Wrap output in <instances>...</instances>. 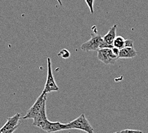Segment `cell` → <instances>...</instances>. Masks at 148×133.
Wrapping results in <instances>:
<instances>
[{"mask_svg":"<svg viewBox=\"0 0 148 133\" xmlns=\"http://www.w3.org/2000/svg\"><path fill=\"white\" fill-rule=\"evenodd\" d=\"M98 59L106 65L114 64L118 57L116 56L112 51V49L105 48L98 50Z\"/></svg>","mask_w":148,"mask_h":133,"instance_id":"5b68a950","label":"cell"},{"mask_svg":"<svg viewBox=\"0 0 148 133\" xmlns=\"http://www.w3.org/2000/svg\"><path fill=\"white\" fill-rule=\"evenodd\" d=\"M17 129V128H15V129H13L12 130H9V131H1V130H0V131H1V133H13L15 131H16Z\"/></svg>","mask_w":148,"mask_h":133,"instance_id":"2e32d148","label":"cell"},{"mask_svg":"<svg viewBox=\"0 0 148 133\" xmlns=\"http://www.w3.org/2000/svg\"><path fill=\"white\" fill-rule=\"evenodd\" d=\"M21 119V115L18 113H16L13 116L9 117L7 121L4 125L0 129L1 131H7L18 127V123Z\"/></svg>","mask_w":148,"mask_h":133,"instance_id":"52a82bcc","label":"cell"},{"mask_svg":"<svg viewBox=\"0 0 148 133\" xmlns=\"http://www.w3.org/2000/svg\"><path fill=\"white\" fill-rule=\"evenodd\" d=\"M125 45L126 39L123 38L122 36H117L112 44L114 48L118 49L119 50H121V49L125 48Z\"/></svg>","mask_w":148,"mask_h":133,"instance_id":"8fae6325","label":"cell"},{"mask_svg":"<svg viewBox=\"0 0 148 133\" xmlns=\"http://www.w3.org/2000/svg\"><path fill=\"white\" fill-rule=\"evenodd\" d=\"M67 129H79L87 133H94V130L84 114H81L77 118L66 123Z\"/></svg>","mask_w":148,"mask_h":133,"instance_id":"6da1fadb","label":"cell"},{"mask_svg":"<svg viewBox=\"0 0 148 133\" xmlns=\"http://www.w3.org/2000/svg\"><path fill=\"white\" fill-rule=\"evenodd\" d=\"M0 133H1V131H0Z\"/></svg>","mask_w":148,"mask_h":133,"instance_id":"d6986e66","label":"cell"},{"mask_svg":"<svg viewBox=\"0 0 148 133\" xmlns=\"http://www.w3.org/2000/svg\"><path fill=\"white\" fill-rule=\"evenodd\" d=\"M116 30H117V25L116 24H114V25H113L110 28L109 30V32H108V33L106 34V35H105L104 36L102 37L103 41L106 43H107V44L112 45L113 42L116 39V37H117Z\"/></svg>","mask_w":148,"mask_h":133,"instance_id":"30bf717a","label":"cell"},{"mask_svg":"<svg viewBox=\"0 0 148 133\" xmlns=\"http://www.w3.org/2000/svg\"><path fill=\"white\" fill-rule=\"evenodd\" d=\"M57 1H58V3H59V4H60V5H62V2H61V0H57Z\"/></svg>","mask_w":148,"mask_h":133,"instance_id":"e0dca14e","label":"cell"},{"mask_svg":"<svg viewBox=\"0 0 148 133\" xmlns=\"http://www.w3.org/2000/svg\"><path fill=\"white\" fill-rule=\"evenodd\" d=\"M126 47H131V48H134V41L130 39H128L126 40V45H125V48Z\"/></svg>","mask_w":148,"mask_h":133,"instance_id":"9a60e30c","label":"cell"},{"mask_svg":"<svg viewBox=\"0 0 148 133\" xmlns=\"http://www.w3.org/2000/svg\"><path fill=\"white\" fill-rule=\"evenodd\" d=\"M47 79H46L45 85L44 86V90H43V92H44L45 94H47L50 92L58 91L59 90V87H58L55 81L53 73H52V63H51V58L48 57L47 59Z\"/></svg>","mask_w":148,"mask_h":133,"instance_id":"3957f363","label":"cell"},{"mask_svg":"<svg viewBox=\"0 0 148 133\" xmlns=\"http://www.w3.org/2000/svg\"><path fill=\"white\" fill-rule=\"evenodd\" d=\"M47 101V94L43 92L37 98L35 103L33 104V106L29 108L27 111L25 116H24L23 119H33L35 120L38 114L40 111L43 105Z\"/></svg>","mask_w":148,"mask_h":133,"instance_id":"7a4b0ae2","label":"cell"},{"mask_svg":"<svg viewBox=\"0 0 148 133\" xmlns=\"http://www.w3.org/2000/svg\"><path fill=\"white\" fill-rule=\"evenodd\" d=\"M137 55V52L134 48L126 47L119 51L118 58H133Z\"/></svg>","mask_w":148,"mask_h":133,"instance_id":"9c48e42d","label":"cell"},{"mask_svg":"<svg viewBox=\"0 0 148 133\" xmlns=\"http://www.w3.org/2000/svg\"><path fill=\"white\" fill-rule=\"evenodd\" d=\"M114 133H119V132H114Z\"/></svg>","mask_w":148,"mask_h":133,"instance_id":"ac0fdd59","label":"cell"},{"mask_svg":"<svg viewBox=\"0 0 148 133\" xmlns=\"http://www.w3.org/2000/svg\"><path fill=\"white\" fill-rule=\"evenodd\" d=\"M103 42L102 37L100 35H91V38L81 45V50L84 52L98 51L101 49Z\"/></svg>","mask_w":148,"mask_h":133,"instance_id":"277c9868","label":"cell"},{"mask_svg":"<svg viewBox=\"0 0 148 133\" xmlns=\"http://www.w3.org/2000/svg\"><path fill=\"white\" fill-rule=\"evenodd\" d=\"M94 1H95V0H85L86 3L87 4L88 7H89V10H90V12L91 14L94 13V8H93Z\"/></svg>","mask_w":148,"mask_h":133,"instance_id":"4fadbf2b","label":"cell"},{"mask_svg":"<svg viewBox=\"0 0 148 133\" xmlns=\"http://www.w3.org/2000/svg\"><path fill=\"white\" fill-rule=\"evenodd\" d=\"M33 125L44 130L45 131L49 122L46 115V102L43 105L42 109L35 120H33Z\"/></svg>","mask_w":148,"mask_h":133,"instance_id":"8992f818","label":"cell"},{"mask_svg":"<svg viewBox=\"0 0 148 133\" xmlns=\"http://www.w3.org/2000/svg\"><path fill=\"white\" fill-rule=\"evenodd\" d=\"M63 130H67L66 123H61L60 122H52L49 121L45 131L48 133H53Z\"/></svg>","mask_w":148,"mask_h":133,"instance_id":"ba28073f","label":"cell"},{"mask_svg":"<svg viewBox=\"0 0 148 133\" xmlns=\"http://www.w3.org/2000/svg\"><path fill=\"white\" fill-rule=\"evenodd\" d=\"M58 56L61 57L64 59H67L70 57V53L69 50H67L66 49H63L59 53H58Z\"/></svg>","mask_w":148,"mask_h":133,"instance_id":"7c38bea8","label":"cell"},{"mask_svg":"<svg viewBox=\"0 0 148 133\" xmlns=\"http://www.w3.org/2000/svg\"><path fill=\"white\" fill-rule=\"evenodd\" d=\"M119 133H143V132L140 130H134V129H124Z\"/></svg>","mask_w":148,"mask_h":133,"instance_id":"5bb4252c","label":"cell"}]
</instances>
